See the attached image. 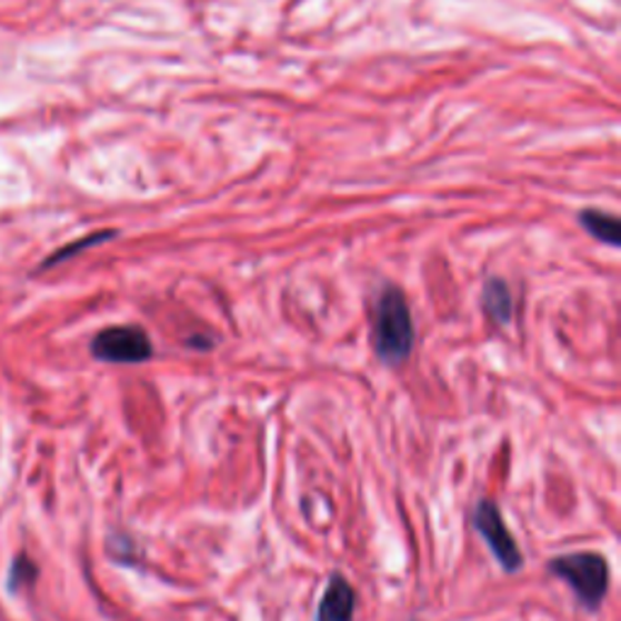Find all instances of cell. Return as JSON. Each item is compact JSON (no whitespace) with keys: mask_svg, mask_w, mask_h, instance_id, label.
<instances>
[{"mask_svg":"<svg viewBox=\"0 0 621 621\" xmlns=\"http://www.w3.org/2000/svg\"><path fill=\"white\" fill-rule=\"evenodd\" d=\"M580 223L588 229L590 236L598 238V241L607 243V246H617L621 231H619V219L612 214H604V211L598 209H585L580 214Z\"/></svg>","mask_w":621,"mask_h":621,"instance_id":"7","label":"cell"},{"mask_svg":"<svg viewBox=\"0 0 621 621\" xmlns=\"http://www.w3.org/2000/svg\"><path fill=\"white\" fill-rule=\"evenodd\" d=\"M357 592L342 575L328 580L315 621H354Z\"/></svg>","mask_w":621,"mask_h":621,"instance_id":"5","label":"cell"},{"mask_svg":"<svg viewBox=\"0 0 621 621\" xmlns=\"http://www.w3.org/2000/svg\"><path fill=\"white\" fill-rule=\"evenodd\" d=\"M473 527L475 532L483 537L498 563L503 565V571L518 573L524 563V557L493 500H481L479 508L473 512Z\"/></svg>","mask_w":621,"mask_h":621,"instance_id":"4","label":"cell"},{"mask_svg":"<svg viewBox=\"0 0 621 621\" xmlns=\"http://www.w3.org/2000/svg\"><path fill=\"white\" fill-rule=\"evenodd\" d=\"M549 571L575 592L578 602L585 610H600V604L607 598V590H610V563H607L604 557L592 551L565 553V557H559L549 563Z\"/></svg>","mask_w":621,"mask_h":621,"instance_id":"2","label":"cell"},{"mask_svg":"<svg viewBox=\"0 0 621 621\" xmlns=\"http://www.w3.org/2000/svg\"><path fill=\"white\" fill-rule=\"evenodd\" d=\"M483 309L495 323H510L512 319V297L503 280H491L483 287Z\"/></svg>","mask_w":621,"mask_h":621,"instance_id":"6","label":"cell"},{"mask_svg":"<svg viewBox=\"0 0 621 621\" xmlns=\"http://www.w3.org/2000/svg\"><path fill=\"white\" fill-rule=\"evenodd\" d=\"M411 309L399 287H387L374 311V350L391 367L403 364L413 350Z\"/></svg>","mask_w":621,"mask_h":621,"instance_id":"1","label":"cell"},{"mask_svg":"<svg viewBox=\"0 0 621 621\" xmlns=\"http://www.w3.org/2000/svg\"><path fill=\"white\" fill-rule=\"evenodd\" d=\"M90 350L100 362L112 364H139L153 357V345L149 335L137 325L104 328L102 333H98L96 340H92Z\"/></svg>","mask_w":621,"mask_h":621,"instance_id":"3","label":"cell"}]
</instances>
